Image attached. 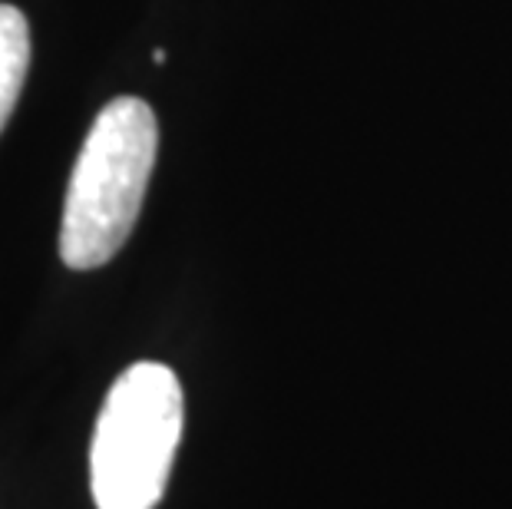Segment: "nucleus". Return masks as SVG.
<instances>
[{
	"label": "nucleus",
	"instance_id": "obj_1",
	"mask_svg": "<svg viewBox=\"0 0 512 509\" xmlns=\"http://www.w3.org/2000/svg\"><path fill=\"white\" fill-rule=\"evenodd\" d=\"M156 149L159 123L146 100L119 96L103 106L83 139L63 199V265L90 272L113 262L143 212Z\"/></svg>",
	"mask_w": 512,
	"mask_h": 509
},
{
	"label": "nucleus",
	"instance_id": "obj_3",
	"mask_svg": "<svg viewBox=\"0 0 512 509\" xmlns=\"http://www.w3.org/2000/svg\"><path fill=\"white\" fill-rule=\"evenodd\" d=\"M30 70V27L14 4H0V129L20 100Z\"/></svg>",
	"mask_w": 512,
	"mask_h": 509
},
{
	"label": "nucleus",
	"instance_id": "obj_2",
	"mask_svg": "<svg viewBox=\"0 0 512 509\" xmlns=\"http://www.w3.org/2000/svg\"><path fill=\"white\" fill-rule=\"evenodd\" d=\"M182 384L166 364L126 367L103 400L90 447L96 509H156L182 440Z\"/></svg>",
	"mask_w": 512,
	"mask_h": 509
}]
</instances>
